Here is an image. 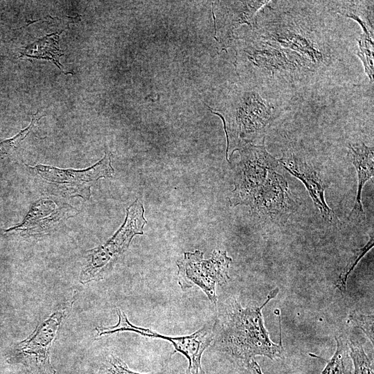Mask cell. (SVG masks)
<instances>
[{"instance_id": "cell-1", "label": "cell", "mask_w": 374, "mask_h": 374, "mask_svg": "<svg viewBox=\"0 0 374 374\" xmlns=\"http://www.w3.org/2000/svg\"><path fill=\"white\" fill-rule=\"evenodd\" d=\"M312 1H269L257 14L253 30L298 54L312 75L325 71L338 58V42L327 15Z\"/></svg>"}, {"instance_id": "cell-2", "label": "cell", "mask_w": 374, "mask_h": 374, "mask_svg": "<svg viewBox=\"0 0 374 374\" xmlns=\"http://www.w3.org/2000/svg\"><path fill=\"white\" fill-rule=\"evenodd\" d=\"M235 189L229 197L232 206L246 205L259 216L280 220L294 211L288 184L276 170L280 166L265 145L248 144L238 150Z\"/></svg>"}, {"instance_id": "cell-3", "label": "cell", "mask_w": 374, "mask_h": 374, "mask_svg": "<svg viewBox=\"0 0 374 374\" xmlns=\"http://www.w3.org/2000/svg\"><path fill=\"white\" fill-rule=\"evenodd\" d=\"M278 292V287L271 290L260 306L244 308L236 299L230 300L220 317L214 321L213 341L217 348L244 368L257 356L270 359L284 356L279 310L278 344L270 339L262 313L263 308L277 296Z\"/></svg>"}, {"instance_id": "cell-4", "label": "cell", "mask_w": 374, "mask_h": 374, "mask_svg": "<svg viewBox=\"0 0 374 374\" xmlns=\"http://www.w3.org/2000/svg\"><path fill=\"white\" fill-rule=\"evenodd\" d=\"M283 91L252 83L251 87L236 88L229 96L220 116L227 140L226 159L248 144L261 139L289 107Z\"/></svg>"}, {"instance_id": "cell-5", "label": "cell", "mask_w": 374, "mask_h": 374, "mask_svg": "<svg viewBox=\"0 0 374 374\" xmlns=\"http://www.w3.org/2000/svg\"><path fill=\"white\" fill-rule=\"evenodd\" d=\"M251 30L240 39L236 60L242 61L252 83L283 91L311 78L298 54Z\"/></svg>"}, {"instance_id": "cell-6", "label": "cell", "mask_w": 374, "mask_h": 374, "mask_svg": "<svg viewBox=\"0 0 374 374\" xmlns=\"http://www.w3.org/2000/svg\"><path fill=\"white\" fill-rule=\"evenodd\" d=\"M126 211L125 220L117 232L105 244L87 251L80 283L104 278L126 251L134 236L143 234L147 221L141 202L136 199Z\"/></svg>"}, {"instance_id": "cell-7", "label": "cell", "mask_w": 374, "mask_h": 374, "mask_svg": "<svg viewBox=\"0 0 374 374\" xmlns=\"http://www.w3.org/2000/svg\"><path fill=\"white\" fill-rule=\"evenodd\" d=\"M232 258L226 251H213L211 258L204 259L199 250L186 252L177 261L178 283L183 291L198 286L208 300L216 305V285H223L229 280V268Z\"/></svg>"}, {"instance_id": "cell-8", "label": "cell", "mask_w": 374, "mask_h": 374, "mask_svg": "<svg viewBox=\"0 0 374 374\" xmlns=\"http://www.w3.org/2000/svg\"><path fill=\"white\" fill-rule=\"evenodd\" d=\"M118 323L112 326L96 328L98 337L119 332H132L141 336L168 341L174 347L175 352L184 355L188 361V374H205L201 361L205 350L211 344L214 339L215 322L203 326L194 333L181 337H171L161 335L149 328H141L132 324L124 312L117 309Z\"/></svg>"}, {"instance_id": "cell-9", "label": "cell", "mask_w": 374, "mask_h": 374, "mask_svg": "<svg viewBox=\"0 0 374 374\" xmlns=\"http://www.w3.org/2000/svg\"><path fill=\"white\" fill-rule=\"evenodd\" d=\"M29 168L46 182L48 190L53 195L80 197L84 200L89 199L93 184L100 178L111 177L114 173L109 153H105L93 166L84 170L61 169L44 165Z\"/></svg>"}, {"instance_id": "cell-10", "label": "cell", "mask_w": 374, "mask_h": 374, "mask_svg": "<svg viewBox=\"0 0 374 374\" xmlns=\"http://www.w3.org/2000/svg\"><path fill=\"white\" fill-rule=\"evenodd\" d=\"M64 314L53 313L41 323L26 340L15 348L10 361L21 363L38 374H55L50 360V349Z\"/></svg>"}, {"instance_id": "cell-11", "label": "cell", "mask_w": 374, "mask_h": 374, "mask_svg": "<svg viewBox=\"0 0 374 374\" xmlns=\"http://www.w3.org/2000/svg\"><path fill=\"white\" fill-rule=\"evenodd\" d=\"M79 211L66 203H57L49 199L35 202L22 222L6 231H15L21 235L36 236L51 232L64 220L74 217Z\"/></svg>"}, {"instance_id": "cell-12", "label": "cell", "mask_w": 374, "mask_h": 374, "mask_svg": "<svg viewBox=\"0 0 374 374\" xmlns=\"http://www.w3.org/2000/svg\"><path fill=\"white\" fill-rule=\"evenodd\" d=\"M270 1H226L217 2V40L222 49L232 46L234 31L244 24L252 29L258 12Z\"/></svg>"}, {"instance_id": "cell-13", "label": "cell", "mask_w": 374, "mask_h": 374, "mask_svg": "<svg viewBox=\"0 0 374 374\" xmlns=\"http://www.w3.org/2000/svg\"><path fill=\"white\" fill-rule=\"evenodd\" d=\"M278 161L280 166L304 184L322 217L332 222L335 215L325 199V192L330 184L327 179L292 150L285 152Z\"/></svg>"}, {"instance_id": "cell-14", "label": "cell", "mask_w": 374, "mask_h": 374, "mask_svg": "<svg viewBox=\"0 0 374 374\" xmlns=\"http://www.w3.org/2000/svg\"><path fill=\"white\" fill-rule=\"evenodd\" d=\"M348 155L357 173V190L354 206L349 213L348 220L360 222L365 215L362 206V192L364 184L373 177V147L367 146L363 142L349 144Z\"/></svg>"}, {"instance_id": "cell-15", "label": "cell", "mask_w": 374, "mask_h": 374, "mask_svg": "<svg viewBox=\"0 0 374 374\" xmlns=\"http://www.w3.org/2000/svg\"><path fill=\"white\" fill-rule=\"evenodd\" d=\"M336 350L321 374H353L348 341L341 335L335 337ZM247 374H263L259 364L252 361L245 368Z\"/></svg>"}, {"instance_id": "cell-16", "label": "cell", "mask_w": 374, "mask_h": 374, "mask_svg": "<svg viewBox=\"0 0 374 374\" xmlns=\"http://www.w3.org/2000/svg\"><path fill=\"white\" fill-rule=\"evenodd\" d=\"M62 32L47 35L29 44L21 53L20 57L48 60L53 62L62 70L60 57L64 55V51L60 49L58 45L59 35Z\"/></svg>"}, {"instance_id": "cell-17", "label": "cell", "mask_w": 374, "mask_h": 374, "mask_svg": "<svg viewBox=\"0 0 374 374\" xmlns=\"http://www.w3.org/2000/svg\"><path fill=\"white\" fill-rule=\"evenodd\" d=\"M349 355L353 366V374H374L373 362L366 355L361 344L348 341Z\"/></svg>"}, {"instance_id": "cell-18", "label": "cell", "mask_w": 374, "mask_h": 374, "mask_svg": "<svg viewBox=\"0 0 374 374\" xmlns=\"http://www.w3.org/2000/svg\"><path fill=\"white\" fill-rule=\"evenodd\" d=\"M373 247V236L372 235L367 243L362 248L353 251L341 272L335 282V287L341 292H345L349 275L353 271L360 260Z\"/></svg>"}, {"instance_id": "cell-19", "label": "cell", "mask_w": 374, "mask_h": 374, "mask_svg": "<svg viewBox=\"0 0 374 374\" xmlns=\"http://www.w3.org/2000/svg\"><path fill=\"white\" fill-rule=\"evenodd\" d=\"M357 55L362 60L365 71L373 82V37L362 35L358 40Z\"/></svg>"}, {"instance_id": "cell-20", "label": "cell", "mask_w": 374, "mask_h": 374, "mask_svg": "<svg viewBox=\"0 0 374 374\" xmlns=\"http://www.w3.org/2000/svg\"><path fill=\"white\" fill-rule=\"evenodd\" d=\"M38 112L33 115L32 121L30 125L14 137L6 139L0 142V158L8 155L14 151L27 135L30 132L32 129L37 124L39 119L42 116H38Z\"/></svg>"}, {"instance_id": "cell-21", "label": "cell", "mask_w": 374, "mask_h": 374, "mask_svg": "<svg viewBox=\"0 0 374 374\" xmlns=\"http://www.w3.org/2000/svg\"><path fill=\"white\" fill-rule=\"evenodd\" d=\"M98 374H152L140 373L130 370L127 364L118 357L110 354L106 357Z\"/></svg>"}, {"instance_id": "cell-22", "label": "cell", "mask_w": 374, "mask_h": 374, "mask_svg": "<svg viewBox=\"0 0 374 374\" xmlns=\"http://www.w3.org/2000/svg\"><path fill=\"white\" fill-rule=\"evenodd\" d=\"M348 321L358 326L373 344V316L359 314L354 311L348 316Z\"/></svg>"}]
</instances>
